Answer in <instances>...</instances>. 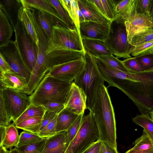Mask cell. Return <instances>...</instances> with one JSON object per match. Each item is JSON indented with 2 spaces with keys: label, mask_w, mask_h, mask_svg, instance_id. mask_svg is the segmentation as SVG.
Returning a JSON list of instances; mask_svg holds the SVG:
<instances>
[{
  "label": "cell",
  "mask_w": 153,
  "mask_h": 153,
  "mask_svg": "<svg viewBox=\"0 0 153 153\" xmlns=\"http://www.w3.org/2000/svg\"><path fill=\"white\" fill-rule=\"evenodd\" d=\"M90 111L97 126L98 140L117 149L114 113L107 88L104 84L98 86L94 103Z\"/></svg>",
  "instance_id": "cell-1"
},
{
  "label": "cell",
  "mask_w": 153,
  "mask_h": 153,
  "mask_svg": "<svg viewBox=\"0 0 153 153\" xmlns=\"http://www.w3.org/2000/svg\"><path fill=\"white\" fill-rule=\"evenodd\" d=\"M138 81L125 79L119 89L130 99L141 114L153 110V70L132 73Z\"/></svg>",
  "instance_id": "cell-2"
},
{
  "label": "cell",
  "mask_w": 153,
  "mask_h": 153,
  "mask_svg": "<svg viewBox=\"0 0 153 153\" xmlns=\"http://www.w3.org/2000/svg\"><path fill=\"white\" fill-rule=\"evenodd\" d=\"M73 82L56 78L47 73L29 96L31 103L43 105L49 101H54L65 105Z\"/></svg>",
  "instance_id": "cell-3"
},
{
  "label": "cell",
  "mask_w": 153,
  "mask_h": 153,
  "mask_svg": "<svg viewBox=\"0 0 153 153\" xmlns=\"http://www.w3.org/2000/svg\"><path fill=\"white\" fill-rule=\"evenodd\" d=\"M85 57V62L84 68L74 82L85 95L86 109L90 111L94 103L98 86L104 84L105 81L99 70L95 57L86 51Z\"/></svg>",
  "instance_id": "cell-4"
},
{
  "label": "cell",
  "mask_w": 153,
  "mask_h": 153,
  "mask_svg": "<svg viewBox=\"0 0 153 153\" xmlns=\"http://www.w3.org/2000/svg\"><path fill=\"white\" fill-rule=\"evenodd\" d=\"M57 49L77 51L84 55L86 51L76 29H71L60 22L52 27L51 36L49 41L46 54Z\"/></svg>",
  "instance_id": "cell-5"
},
{
  "label": "cell",
  "mask_w": 153,
  "mask_h": 153,
  "mask_svg": "<svg viewBox=\"0 0 153 153\" xmlns=\"http://www.w3.org/2000/svg\"><path fill=\"white\" fill-rule=\"evenodd\" d=\"M99 138L97 126L90 111L83 116L79 131L70 143L65 153H82Z\"/></svg>",
  "instance_id": "cell-6"
},
{
  "label": "cell",
  "mask_w": 153,
  "mask_h": 153,
  "mask_svg": "<svg viewBox=\"0 0 153 153\" xmlns=\"http://www.w3.org/2000/svg\"><path fill=\"white\" fill-rule=\"evenodd\" d=\"M113 55L118 59H126L131 56L130 53L132 47L128 40L126 27L124 24L112 21L107 37L104 41Z\"/></svg>",
  "instance_id": "cell-7"
},
{
  "label": "cell",
  "mask_w": 153,
  "mask_h": 153,
  "mask_svg": "<svg viewBox=\"0 0 153 153\" xmlns=\"http://www.w3.org/2000/svg\"><path fill=\"white\" fill-rule=\"evenodd\" d=\"M14 31V42L19 53L32 72L36 63L38 46L19 19Z\"/></svg>",
  "instance_id": "cell-8"
},
{
  "label": "cell",
  "mask_w": 153,
  "mask_h": 153,
  "mask_svg": "<svg viewBox=\"0 0 153 153\" xmlns=\"http://www.w3.org/2000/svg\"><path fill=\"white\" fill-rule=\"evenodd\" d=\"M9 117L14 123L31 103L29 97L24 93L8 88L0 89Z\"/></svg>",
  "instance_id": "cell-9"
},
{
  "label": "cell",
  "mask_w": 153,
  "mask_h": 153,
  "mask_svg": "<svg viewBox=\"0 0 153 153\" xmlns=\"http://www.w3.org/2000/svg\"><path fill=\"white\" fill-rule=\"evenodd\" d=\"M0 53L9 64L12 71L25 78L28 82L31 72L20 56L14 41L11 39L0 45Z\"/></svg>",
  "instance_id": "cell-10"
},
{
  "label": "cell",
  "mask_w": 153,
  "mask_h": 153,
  "mask_svg": "<svg viewBox=\"0 0 153 153\" xmlns=\"http://www.w3.org/2000/svg\"><path fill=\"white\" fill-rule=\"evenodd\" d=\"M85 56L76 60L54 66L49 70L48 74L56 78L68 82H73L84 68Z\"/></svg>",
  "instance_id": "cell-11"
},
{
  "label": "cell",
  "mask_w": 153,
  "mask_h": 153,
  "mask_svg": "<svg viewBox=\"0 0 153 153\" xmlns=\"http://www.w3.org/2000/svg\"><path fill=\"white\" fill-rule=\"evenodd\" d=\"M110 24L85 21L80 23V31L82 40L95 39L105 41L109 30Z\"/></svg>",
  "instance_id": "cell-12"
},
{
  "label": "cell",
  "mask_w": 153,
  "mask_h": 153,
  "mask_svg": "<svg viewBox=\"0 0 153 153\" xmlns=\"http://www.w3.org/2000/svg\"><path fill=\"white\" fill-rule=\"evenodd\" d=\"M125 25L129 42L132 37L140 30L153 28V18L147 14L137 13L127 19Z\"/></svg>",
  "instance_id": "cell-13"
},
{
  "label": "cell",
  "mask_w": 153,
  "mask_h": 153,
  "mask_svg": "<svg viewBox=\"0 0 153 153\" xmlns=\"http://www.w3.org/2000/svg\"><path fill=\"white\" fill-rule=\"evenodd\" d=\"M86 101L85 95L73 82L65 105V108L78 115L84 114L86 109Z\"/></svg>",
  "instance_id": "cell-14"
},
{
  "label": "cell",
  "mask_w": 153,
  "mask_h": 153,
  "mask_svg": "<svg viewBox=\"0 0 153 153\" xmlns=\"http://www.w3.org/2000/svg\"><path fill=\"white\" fill-rule=\"evenodd\" d=\"M84 56L80 52L62 49L56 50L46 54L49 70L54 66L76 60Z\"/></svg>",
  "instance_id": "cell-15"
},
{
  "label": "cell",
  "mask_w": 153,
  "mask_h": 153,
  "mask_svg": "<svg viewBox=\"0 0 153 153\" xmlns=\"http://www.w3.org/2000/svg\"><path fill=\"white\" fill-rule=\"evenodd\" d=\"M69 144L66 131H61L47 138L41 153H65Z\"/></svg>",
  "instance_id": "cell-16"
},
{
  "label": "cell",
  "mask_w": 153,
  "mask_h": 153,
  "mask_svg": "<svg viewBox=\"0 0 153 153\" xmlns=\"http://www.w3.org/2000/svg\"><path fill=\"white\" fill-rule=\"evenodd\" d=\"M79 9L85 21H93L110 24L111 22L99 10L91 0H77Z\"/></svg>",
  "instance_id": "cell-17"
},
{
  "label": "cell",
  "mask_w": 153,
  "mask_h": 153,
  "mask_svg": "<svg viewBox=\"0 0 153 153\" xmlns=\"http://www.w3.org/2000/svg\"><path fill=\"white\" fill-rule=\"evenodd\" d=\"M28 82L19 74L12 71L0 73V88H8L22 91L27 87Z\"/></svg>",
  "instance_id": "cell-18"
},
{
  "label": "cell",
  "mask_w": 153,
  "mask_h": 153,
  "mask_svg": "<svg viewBox=\"0 0 153 153\" xmlns=\"http://www.w3.org/2000/svg\"><path fill=\"white\" fill-rule=\"evenodd\" d=\"M136 3L137 0L116 1L114 20L124 24L127 19L137 13Z\"/></svg>",
  "instance_id": "cell-19"
},
{
  "label": "cell",
  "mask_w": 153,
  "mask_h": 153,
  "mask_svg": "<svg viewBox=\"0 0 153 153\" xmlns=\"http://www.w3.org/2000/svg\"><path fill=\"white\" fill-rule=\"evenodd\" d=\"M22 6L20 0H0V9L7 18L14 30L19 20V11Z\"/></svg>",
  "instance_id": "cell-20"
},
{
  "label": "cell",
  "mask_w": 153,
  "mask_h": 153,
  "mask_svg": "<svg viewBox=\"0 0 153 153\" xmlns=\"http://www.w3.org/2000/svg\"><path fill=\"white\" fill-rule=\"evenodd\" d=\"M82 42L85 50L96 57L113 55L104 41L97 39H83Z\"/></svg>",
  "instance_id": "cell-21"
},
{
  "label": "cell",
  "mask_w": 153,
  "mask_h": 153,
  "mask_svg": "<svg viewBox=\"0 0 153 153\" xmlns=\"http://www.w3.org/2000/svg\"><path fill=\"white\" fill-rule=\"evenodd\" d=\"M18 18L38 46L39 42L38 37L27 6L22 5L19 11Z\"/></svg>",
  "instance_id": "cell-22"
},
{
  "label": "cell",
  "mask_w": 153,
  "mask_h": 153,
  "mask_svg": "<svg viewBox=\"0 0 153 153\" xmlns=\"http://www.w3.org/2000/svg\"><path fill=\"white\" fill-rule=\"evenodd\" d=\"M79 115L65 108L57 115L56 128V133L67 131Z\"/></svg>",
  "instance_id": "cell-23"
},
{
  "label": "cell",
  "mask_w": 153,
  "mask_h": 153,
  "mask_svg": "<svg viewBox=\"0 0 153 153\" xmlns=\"http://www.w3.org/2000/svg\"><path fill=\"white\" fill-rule=\"evenodd\" d=\"M20 1L22 5L49 14L66 25L64 20L46 0H20Z\"/></svg>",
  "instance_id": "cell-24"
},
{
  "label": "cell",
  "mask_w": 153,
  "mask_h": 153,
  "mask_svg": "<svg viewBox=\"0 0 153 153\" xmlns=\"http://www.w3.org/2000/svg\"><path fill=\"white\" fill-rule=\"evenodd\" d=\"M36 14L39 23L49 41L51 36L53 26L58 22L63 23L53 16L45 13L38 10Z\"/></svg>",
  "instance_id": "cell-25"
},
{
  "label": "cell",
  "mask_w": 153,
  "mask_h": 153,
  "mask_svg": "<svg viewBox=\"0 0 153 153\" xmlns=\"http://www.w3.org/2000/svg\"><path fill=\"white\" fill-rule=\"evenodd\" d=\"M74 25L80 37V22L77 0H59ZM82 39V38H81Z\"/></svg>",
  "instance_id": "cell-26"
},
{
  "label": "cell",
  "mask_w": 153,
  "mask_h": 153,
  "mask_svg": "<svg viewBox=\"0 0 153 153\" xmlns=\"http://www.w3.org/2000/svg\"><path fill=\"white\" fill-rule=\"evenodd\" d=\"M91 1L111 22L114 20L116 0H91Z\"/></svg>",
  "instance_id": "cell-27"
},
{
  "label": "cell",
  "mask_w": 153,
  "mask_h": 153,
  "mask_svg": "<svg viewBox=\"0 0 153 153\" xmlns=\"http://www.w3.org/2000/svg\"><path fill=\"white\" fill-rule=\"evenodd\" d=\"M13 31L12 25L0 9V45L5 43L11 39Z\"/></svg>",
  "instance_id": "cell-28"
},
{
  "label": "cell",
  "mask_w": 153,
  "mask_h": 153,
  "mask_svg": "<svg viewBox=\"0 0 153 153\" xmlns=\"http://www.w3.org/2000/svg\"><path fill=\"white\" fill-rule=\"evenodd\" d=\"M131 149L135 151H142L153 149V135L143 129L142 135L136 140Z\"/></svg>",
  "instance_id": "cell-29"
},
{
  "label": "cell",
  "mask_w": 153,
  "mask_h": 153,
  "mask_svg": "<svg viewBox=\"0 0 153 153\" xmlns=\"http://www.w3.org/2000/svg\"><path fill=\"white\" fill-rule=\"evenodd\" d=\"M19 138L17 128L13 123L6 127L5 135L1 145L6 149L16 147Z\"/></svg>",
  "instance_id": "cell-30"
},
{
  "label": "cell",
  "mask_w": 153,
  "mask_h": 153,
  "mask_svg": "<svg viewBox=\"0 0 153 153\" xmlns=\"http://www.w3.org/2000/svg\"><path fill=\"white\" fill-rule=\"evenodd\" d=\"M46 111L43 105H37L31 103L16 120L15 125L26 119L35 117H43Z\"/></svg>",
  "instance_id": "cell-31"
},
{
  "label": "cell",
  "mask_w": 153,
  "mask_h": 153,
  "mask_svg": "<svg viewBox=\"0 0 153 153\" xmlns=\"http://www.w3.org/2000/svg\"><path fill=\"white\" fill-rule=\"evenodd\" d=\"M43 117H35L23 121L15 125L16 128L38 134L40 131Z\"/></svg>",
  "instance_id": "cell-32"
},
{
  "label": "cell",
  "mask_w": 153,
  "mask_h": 153,
  "mask_svg": "<svg viewBox=\"0 0 153 153\" xmlns=\"http://www.w3.org/2000/svg\"><path fill=\"white\" fill-rule=\"evenodd\" d=\"M153 41V28L143 29L136 33L129 42L132 46H137Z\"/></svg>",
  "instance_id": "cell-33"
},
{
  "label": "cell",
  "mask_w": 153,
  "mask_h": 153,
  "mask_svg": "<svg viewBox=\"0 0 153 153\" xmlns=\"http://www.w3.org/2000/svg\"><path fill=\"white\" fill-rule=\"evenodd\" d=\"M55 10L65 22L66 25L70 29H76L68 14L65 10L59 0H46Z\"/></svg>",
  "instance_id": "cell-34"
},
{
  "label": "cell",
  "mask_w": 153,
  "mask_h": 153,
  "mask_svg": "<svg viewBox=\"0 0 153 153\" xmlns=\"http://www.w3.org/2000/svg\"><path fill=\"white\" fill-rule=\"evenodd\" d=\"M111 67L130 75L132 73L124 65L122 61L113 55L96 57Z\"/></svg>",
  "instance_id": "cell-35"
},
{
  "label": "cell",
  "mask_w": 153,
  "mask_h": 153,
  "mask_svg": "<svg viewBox=\"0 0 153 153\" xmlns=\"http://www.w3.org/2000/svg\"><path fill=\"white\" fill-rule=\"evenodd\" d=\"M152 53H153V41L138 45H132L130 50V55L134 57Z\"/></svg>",
  "instance_id": "cell-36"
},
{
  "label": "cell",
  "mask_w": 153,
  "mask_h": 153,
  "mask_svg": "<svg viewBox=\"0 0 153 153\" xmlns=\"http://www.w3.org/2000/svg\"><path fill=\"white\" fill-rule=\"evenodd\" d=\"M135 124L142 127L153 135V121L149 114H137L132 118Z\"/></svg>",
  "instance_id": "cell-37"
},
{
  "label": "cell",
  "mask_w": 153,
  "mask_h": 153,
  "mask_svg": "<svg viewBox=\"0 0 153 153\" xmlns=\"http://www.w3.org/2000/svg\"><path fill=\"white\" fill-rule=\"evenodd\" d=\"M47 138L42 141L16 147L19 153H41Z\"/></svg>",
  "instance_id": "cell-38"
},
{
  "label": "cell",
  "mask_w": 153,
  "mask_h": 153,
  "mask_svg": "<svg viewBox=\"0 0 153 153\" xmlns=\"http://www.w3.org/2000/svg\"><path fill=\"white\" fill-rule=\"evenodd\" d=\"M44 139L39 136L38 134L24 130L20 134L18 143L15 147L40 141Z\"/></svg>",
  "instance_id": "cell-39"
},
{
  "label": "cell",
  "mask_w": 153,
  "mask_h": 153,
  "mask_svg": "<svg viewBox=\"0 0 153 153\" xmlns=\"http://www.w3.org/2000/svg\"><path fill=\"white\" fill-rule=\"evenodd\" d=\"M84 114H80L76 121L66 131L67 138L70 143L75 137L80 127Z\"/></svg>",
  "instance_id": "cell-40"
},
{
  "label": "cell",
  "mask_w": 153,
  "mask_h": 153,
  "mask_svg": "<svg viewBox=\"0 0 153 153\" xmlns=\"http://www.w3.org/2000/svg\"><path fill=\"white\" fill-rule=\"evenodd\" d=\"M135 57L145 71L153 70V53Z\"/></svg>",
  "instance_id": "cell-41"
},
{
  "label": "cell",
  "mask_w": 153,
  "mask_h": 153,
  "mask_svg": "<svg viewBox=\"0 0 153 153\" xmlns=\"http://www.w3.org/2000/svg\"><path fill=\"white\" fill-rule=\"evenodd\" d=\"M2 92L0 91V125L7 127L10 124Z\"/></svg>",
  "instance_id": "cell-42"
},
{
  "label": "cell",
  "mask_w": 153,
  "mask_h": 153,
  "mask_svg": "<svg viewBox=\"0 0 153 153\" xmlns=\"http://www.w3.org/2000/svg\"><path fill=\"white\" fill-rule=\"evenodd\" d=\"M122 61L125 67L132 73L145 71L135 57L126 59Z\"/></svg>",
  "instance_id": "cell-43"
},
{
  "label": "cell",
  "mask_w": 153,
  "mask_h": 153,
  "mask_svg": "<svg viewBox=\"0 0 153 153\" xmlns=\"http://www.w3.org/2000/svg\"><path fill=\"white\" fill-rule=\"evenodd\" d=\"M57 116L38 133L39 136L43 138H47L57 134L56 131Z\"/></svg>",
  "instance_id": "cell-44"
},
{
  "label": "cell",
  "mask_w": 153,
  "mask_h": 153,
  "mask_svg": "<svg viewBox=\"0 0 153 153\" xmlns=\"http://www.w3.org/2000/svg\"><path fill=\"white\" fill-rule=\"evenodd\" d=\"M46 112H52L57 114L65 108V104L54 101H49L43 105Z\"/></svg>",
  "instance_id": "cell-45"
},
{
  "label": "cell",
  "mask_w": 153,
  "mask_h": 153,
  "mask_svg": "<svg viewBox=\"0 0 153 153\" xmlns=\"http://www.w3.org/2000/svg\"><path fill=\"white\" fill-rule=\"evenodd\" d=\"M150 1V0H137L136 9L137 13L148 15Z\"/></svg>",
  "instance_id": "cell-46"
},
{
  "label": "cell",
  "mask_w": 153,
  "mask_h": 153,
  "mask_svg": "<svg viewBox=\"0 0 153 153\" xmlns=\"http://www.w3.org/2000/svg\"><path fill=\"white\" fill-rule=\"evenodd\" d=\"M57 114L56 113L52 112H46L43 117L40 131L51 122Z\"/></svg>",
  "instance_id": "cell-47"
},
{
  "label": "cell",
  "mask_w": 153,
  "mask_h": 153,
  "mask_svg": "<svg viewBox=\"0 0 153 153\" xmlns=\"http://www.w3.org/2000/svg\"><path fill=\"white\" fill-rule=\"evenodd\" d=\"M0 71L1 73H4L12 71L9 64L1 53H0Z\"/></svg>",
  "instance_id": "cell-48"
},
{
  "label": "cell",
  "mask_w": 153,
  "mask_h": 153,
  "mask_svg": "<svg viewBox=\"0 0 153 153\" xmlns=\"http://www.w3.org/2000/svg\"><path fill=\"white\" fill-rule=\"evenodd\" d=\"M101 146V142L96 141L82 153H98Z\"/></svg>",
  "instance_id": "cell-49"
},
{
  "label": "cell",
  "mask_w": 153,
  "mask_h": 153,
  "mask_svg": "<svg viewBox=\"0 0 153 153\" xmlns=\"http://www.w3.org/2000/svg\"><path fill=\"white\" fill-rule=\"evenodd\" d=\"M101 146L104 153H118L117 149L113 148L106 143L101 142Z\"/></svg>",
  "instance_id": "cell-50"
},
{
  "label": "cell",
  "mask_w": 153,
  "mask_h": 153,
  "mask_svg": "<svg viewBox=\"0 0 153 153\" xmlns=\"http://www.w3.org/2000/svg\"><path fill=\"white\" fill-rule=\"evenodd\" d=\"M6 127L5 126L0 125V146L1 145L4 139L6 134Z\"/></svg>",
  "instance_id": "cell-51"
},
{
  "label": "cell",
  "mask_w": 153,
  "mask_h": 153,
  "mask_svg": "<svg viewBox=\"0 0 153 153\" xmlns=\"http://www.w3.org/2000/svg\"><path fill=\"white\" fill-rule=\"evenodd\" d=\"M149 16L153 18V0H150L148 10Z\"/></svg>",
  "instance_id": "cell-52"
},
{
  "label": "cell",
  "mask_w": 153,
  "mask_h": 153,
  "mask_svg": "<svg viewBox=\"0 0 153 153\" xmlns=\"http://www.w3.org/2000/svg\"><path fill=\"white\" fill-rule=\"evenodd\" d=\"M125 153H153V149L142 151H137L133 150L130 149Z\"/></svg>",
  "instance_id": "cell-53"
},
{
  "label": "cell",
  "mask_w": 153,
  "mask_h": 153,
  "mask_svg": "<svg viewBox=\"0 0 153 153\" xmlns=\"http://www.w3.org/2000/svg\"><path fill=\"white\" fill-rule=\"evenodd\" d=\"M8 151L2 146H0V153H9Z\"/></svg>",
  "instance_id": "cell-54"
},
{
  "label": "cell",
  "mask_w": 153,
  "mask_h": 153,
  "mask_svg": "<svg viewBox=\"0 0 153 153\" xmlns=\"http://www.w3.org/2000/svg\"><path fill=\"white\" fill-rule=\"evenodd\" d=\"M9 153H19V151L16 147L14 149L11 148L10 149Z\"/></svg>",
  "instance_id": "cell-55"
},
{
  "label": "cell",
  "mask_w": 153,
  "mask_h": 153,
  "mask_svg": "<svg viewBox=\"0 0 153 153\" xmlns=\"http://www.w3.org/2000/svg\"><path fill=\"white\" fill-rule=\"evenodd\" d=\"M149 115L153 121V110L150 112L149 113Z\"/></svg>",
  "instance_id": "cell-56"
},
{
  "label": "cell",
  "mask_w": 153,
  "mask_h": 153,
  "mask_svg": "<svg viewBox=\"0 0 153 153\" xmlns=\"http://www.w3.org/2000/svg\"><path fill=\"white\" fill-rule=\"evenodd\" d=\"M98 153H104V151L102 147V146H101V147L100 148V149Z\"/></svg>",
  "instance_id": "cell-57"
}]
</instances>
